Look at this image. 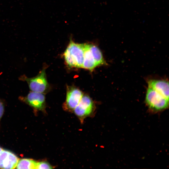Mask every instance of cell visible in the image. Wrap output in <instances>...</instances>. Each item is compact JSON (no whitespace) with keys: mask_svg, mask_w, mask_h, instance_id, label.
<instances>
[{"mask_svg":"<svg viewBox=\"0 0 169 169\" xmlns=\"http://www.w3.org/2000/svg\"><path fill=\"white\" fill-rule=\"evenodd\" d=\"M84 53V44L71 40L64 53L65 61L69 66L82 68Z\"/></svg>","mask_w":169,"mask_h":169,"instance_id":"obj_1","label":"cell"},{"mask_svg":"<svg viewBox=\"0 0 169 169\" xmlns=\"http://www.w3.org/2000/svg\"><path fill=\"white\" fill-rule=\"evenodd\" d=\"M45 69L46 68L44 67L36 76L28 78L25 74H23L19 77L18 79L27 82L30 91L46 93L49 90V85L47 80Z\"/></svg>","mask_w":169,"mask_h":169,"instance_id":"obj_2","label":"cell"},{"mask_svg":"<svg viewBox=\"0 0 169 169\" xmlns=\"http://www.w3.org/2000/svg\"><path fill=\"white\" fill-rule=\"evenodd\" d=\"M145 101L148 108L151 111L158 112L168 107L169 99L148 87Z\"/></svg>","mask_w":169,"mask_h":169,"instance_id":"obj_3","label":"cell"},{"mask_svg":"<svg viewBox=\"0 0 169 169\" xmlns=\"http://www.w3.org/2000/svg\"><path fill=\"white\" fill-rule=\"evenodd\" d=\"M95 106L93 101L89 96L83 95L73 111L82 123L85 118L91 116L93 114Z\"/></svg>","mask_w":169,"mask_h":169,"instance_id":"obj_4","label":"cell"},{"mask_svg":"<svg viewBox=\"0 0 169 169\" xmlns=\"http://www.w3.org/2000/svg\"><path fill=\"white\" fill-rule=\"evenodd\" d=\"M44 94L30 91L25 96H20L19 99L28 105L34 110L46 112V104L45 96Z\"/></svg>","mask_w":169,"mask_h":169,"instance_id":"obj_5","label":"cell"},{"mask_svg":"<svg viewBox=\"0 0 169 169\" xmlns=\"http://www.w3.org/2000/svg\"><path fill=\"white\" fill-rule=\"evenodd\" d=\"M83 95V92L79 89L74 87L68 86L66 100L63 105L64 110L68 112L73 111Z\"/></svg>","mask_w":169,"mask_h":169,"instance_id":"obj_6","label":"cell"},{"mask_svg":"<svg viewBox=\"0 0 169 169\" xmlns=\"http://www.w3.org/2000/svg\"><path fill=\"white\" fill-rule=\"evenodd\" d=\"M18 160V157L13 152L3 149L0 152V168H15Z\"/></svg>","mask_w":169,"mask_h":169,"instance_id":"obj_7","label":"cell"},{"mask_svg":"<svg viewBox=\"0 0 169 169\" xmlns=\"http://www.w3.org/2000/svg\"><path fill=\"white\" fill-rule=\"evenodd\" d=\"M148 87L169 99V82L165 80L151 79L147 81Z\"/></svg>","mask_w":169,"mask_h":169,"instance_id":"obj_8","label":"cell"},{"mask_svg":"<svg viewBox=\"0 0 169 169\" xmlns=\"http://www.w3.org/2000/svg\"><path fill=\"white\" fill-rule=\"evenodd\" d=\"M97 66L90 50V44H84V53L82 67L92 70Z\"/></svg>","mask_w":169,"mask_h":169,"instance_id":"obj_9","label":"cell"},{"mask_svg":"<svg viewBox=\"0 0 169 169\" xmlns=\"http://www.w3.org/2000/svg\"><path fill=\"white\" fill-rule=\"evenodd\" d=\"M90 50L97 66L106 64L101 51L97 46L90 44Z\"/></svg>","mask_w":169,"mask_h":169,"instance_id":"obj_10","label":"cell"},{"mask_svg":"<svg viewBox=\"0 0 169 169\" xmlns=\"http://www.w3.org/2000/svg\"><path fill=\"white\" fill-rule=\"evenodd\" d=\"M38 162L33 160L24 158L19 160L15 168L17 169H37Z\"/></svg>","mask_w":169,"mask_h":169,"instance_id":"obj_11","label":"cell"},{"mask_svg":"<svg viewBox=\"0 0 169 169\" xmlns=\"http://www.w3.org/2000/svg\"><path fill=\"white\" fill-rule=\"evenodd\" d=\"M54 167L47 161H43L38 162L37 169H52Z\"/></svg>","mask_w":169,"mask_h":169,"instance_id":"obj_12","label":"cell"},{"mask_svg":"<svg viewBox=\"0 0 169 169\" xmlns=\"http://www.w3.org/2000/svg\"><path fill=\"white\" fill-rule=\"evenodd\" d=\"M5 108V103L4 101L0 99V122L3 114Z\"/></svg>","mask_w":169,"mask_h":169,"instance_id":"obj_13","label":"cell"},{"mask_svg":"<svg viewBox=\"0 0 169 169\" xmlns=\"http://www.w3.org/2000/svg\"><path fill=\"white\" fill-rule=\"evenodd\" d=\"M3 150V149L0 147V152Z\"/></svg>","mask_w":169,"mask_h":169,"instance_id":"obj_14","label":"cell"}]
</instances>
